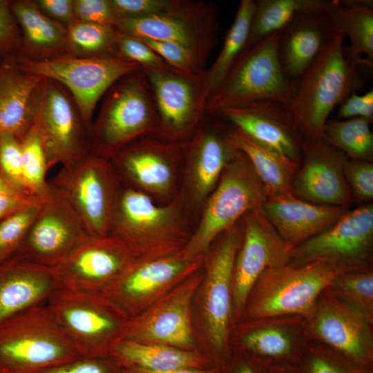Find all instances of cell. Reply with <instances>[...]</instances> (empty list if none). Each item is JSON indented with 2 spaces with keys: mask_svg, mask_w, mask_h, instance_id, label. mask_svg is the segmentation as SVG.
<instances>
[{
  "mask_svg": "<svg viewBox=\"0 0 373 373\" xmlns=\"http://www.w3.org/2000/svg\"><path fill=\"white\" fill-rule=\"evenodd\" d=\"M268 198L248 158L235 147L208 200L200 224L182 252L191 258L204 259L221 233L249 211L262 208Z\"/></svg>",
  "mask_w": 373,
  "mask_h": 373,
  "instance_id": "7",
  "label": "cell"
},
{
  "mask_svg": "<svg viewBox=\"0 0 373 373\" xmlns=\"http://www.w3.org/2000/svg\"><path fill=\"white\" fill-rule=\"evenodd\" d=\"M269 373H299L294 367H269Z\"/></svg>",
  "mask_w": 373,
  "mask_h": 373,
  "instance_id": "56",
  "label": "cell"
},
{
  "mask_svg": "<svg viewBox=\"0 0 373 373\" xmlns=\"http://www.w3.org/2000/svg\"><path fill=\"white\" fill-rule=\"evenodd\" d=\"M37 373H126L112 356L83 357L52 366Z\"/></svg>",
  "mask_w": 373,
  "mask_h": 373,
  "instance_id": "47",
  "label": "cell"
},
{
  "mask_svg": "<svg viewBox=\"0 0 373 373\" xmlns=\"http://www.w3.org/2000/svg\"><path fill=\"white\" fill-rule=\"evenodd\" d=\"M303 162L296 171L293 194L310 203L347 208L354 200L344 167L347 157L323 139L305 140Z\"/></svg>",
  "mask_w": 373,
  "mask_h": 373,
  "instance_id": "23",
  "label": "cell"
},
{
  "mask_svg": "<svg viewBox=\"0 0 373 373\" xmlns=\"http://www.w3.org/2000/svg\"><path fill=\"white\" fill-rule=\"evenodd\" d=\"M76 21L115 27L116 17L111 0H73Z\"/></svg>",
  "mask_w": 373,
  "mask_h": 373,
  "instance_id": "48",
  "label": "cell"
},
{
  "mask_svg": "<svg viewBox=\"0 0 373 373\" xmlns=\"http://www.w3.org/2000/svg\"><path fill=\"white\" fill-rule=\"evenodd\" d=\"M118 177L109 160L89 153L61 166L48 182L65 196L89 235L103 237L108 235Z\"/></svg>",
  "mask_w": 373,
  "mask_h": 373,
  "instance_id": "13",
  "label": "cell"
},
{
  "mask_svg": "<svg viewBox=\"0 0 373 373\" xmlns=\"http://www.w3.org/2000/svg\"><path fill=\"white\" fill-rule=\"evenodd\" d=\"M171 0H111L116 17L119 19H137L166 11Z\"/></svg>",
  "mask_w": 373,
  "mask_h": 373,
  "instance_id": "50",
  "label": "cell"
},
{
  "mask_svg": "<svg viewBox=\"0 0 373 373\" xmlns=\"http://www.w3.org/2000/svg\"><path fill=\"white\" fill-rule=\"evenodd\" d=\"M203 277L204 271L200 269L144 311L130 317L122 338L197 350L192 323V303Z\"/></svg>",
  "mask_w": 373,
  "mask_h": 373,
  "instance_id": "16",
  "label": "cell"
},
{
  "mask_svg": "<svg viewBox=\"0 0 373 373\" xmlns=\"http://www.w3.org/2000/svg\"><path fill=\"white\" fill-rule=\"evenodd\" d=\"M79 356L46 303L0 323V373H37Z\"/></svg>",
  "mask_w": 373,
  "mask_h": 373,
  "instance_id": "3",
  "label": "cell"
},
{
  "mask_svg": "<svg viewBox=\"0 0 373 373\" xmlns=\"http://www.w3.org/2000/svg\"><path fill=\"white\" fill-rule=\"evenodd\" d=\"M1 59H2V56L0 55V61H1Z\"/></svg>",
  "mask_w": 373,
  "mask_h": 373,
  "instance_id": "57",
  "label": "cell"
},
{
  "mask_svg": "<svg viewBox=\"0 0 373 373\" xmlns=\"http://www.w3.org/2000/svg\"><path fill=\"white\" fill-rule=\"evenodd\" d=\"M305 320L308 338L356 363L373 366V323L335 298L327 287Z\"/></svg>",
  "mask_w": 373,
  "mask_h": 373,
  "instance_id": "21",
  "label": "cell"
},
{
  "mask_svg": "<svg viewBox=\"0 0 373 373\" xmlns=\"http://www.w3.org/2000/svg\"><path fill=\"white\" fill-rule=\"evenodd\" d=\"M233 125L254 142L299 164L303 140L289 105L274 100L258 101L213 114Z\"/></svg>",
  "mask_w": 373,
  "mask_h": 373,
  "instance_id": "24",
  "label": "cell"
},
{
  "mask_svg": "<svg viewBox=\"0 0 373 373\" xmlns=\"http://www.w3.org/2000/svg\"><path fill=\"white\" fill-rule=\"evenodd\" d=\"M229 130L221 125L219 117L206 113L189 139L184 143L193 169V188L195 197L206 198L218 182L231 158L234 146Z\"/></svg>",
  "mask_w": 373,
  "mask_h": 373,
  "instance_id": "27",
  "label": "cell"
},
{
  "mask_svg": "<svg viewBox=\"0 0 373 373\" xmlns=\"http://www.w3.org/2000/svg\"><path fill=\"white\" fill-rule=\"evenodd\" d=\"M116 27L75 20L66 27L68 53L81 57L116 56Z\"/></svg>",
  "mask_w": 373,
  "mask_h": 373,
  "instance_id": "38",
  "label": "cell"
},
{
  "mask_svg": "<svg viewBox=\"0 0 373 373\" xmlns=\"http://www.w3.org/2000/svg\"><path fill=\"white\" fill-rule=\"evenodd\" d=\"M157 132L153 95L140 70L118 80L106 93L88 135L89 153L110 160L137 139Z\"/></svg>",
  "mask_w": 373,
  "mask_h": 373,
  "instance_id": "4",
  "label": "cell"
},
{
  "mask_svg": "<svg viewBox=\"0 0 373 373\" xmlns=\"http://www.w3.org/2000/svg\"><path fill=\"white\" fill-rule=\"evenodd\" d=\"M0 173L16 189L35 197L29 191L24 178L21 140L10 133L0 135Z\"/></svg>",
  "mask_w": 373,
  "mask_h": 373,
  "instance_id": "45",
  "label": "cell"
},
{
  "mask_svg": "<svg viewBox=\"0 0 373 373\" xmlns=\"http://www.w3.org/2000/svg\"><path fill=\"white\" fill-rule=\"evenodd\" d=\"M21 144L26 183L34 196L42 199L50 189L46 180L49 169L41 140L33 124Z\"/></svg>",
  "mask_w": 373,
  "mask_h": 373,
  "instance_id": "41",
  "label": "cell"
},
{
  "mask_svg": "<svg viewBox=\"0 0 373 373\" xmlns=\"http://www.w3.org/2000/svg\"><path fill=\"white\" fill-rule=\"evenodd\" d=\"M80 356H111L130 317L102 293L56 289L46 302Z\"/></svg>",
  "mask_w": 373,
  "mask_h": 373,
  "instance_id": "8",
  "label": "cell"
},
{
  "mask_svg": "<svg viewBox=\"0 0 373 373\" xmlns=\"http://www.w3.org/2000/svg\"><path fill=\"white\" fill-rule=\"evenodd\" d=\"M343 42V35H334L296 81L289 106L303 141L323 139V129L331 112L349 95L364 86L360 66H372L370 60H350L345 52Z\"/></svg>",
  "mask_w": 373,
  "mask_h": 373,
  "instance_id": "1",
  "label": "cell"
},
{
  "mask_svg": "<svg viewBox=\"0 0 373 373\" xmlns=\"http://www.w3.org/2000/svg\"><path fill=\"white\" fill-rule=\"evenodd\" d=\"M254 10L255 0L240 1L233 22L224 37L222 49L216 61L206 70L209 95L221 84L245 50Z\"/></svg>",
  "mask_w": 373,
  "mask_h": 373,
  "instance_id": "36",
  "label": "cell"
},
{
  "mask_svg": "<svg viewBox=\"0 0 373 373\" xmlns=\"http://www.w3.org/2000/svg\"><path fill=\"white\" fill-rule=\"evenodd\" d=\"M33 125L41 140L48 169L69 166L89 153L88 131L69 92L43 78L32 99Z\"/></svg>",
  "mask_w": 373,
  "mask_h": 373,
  "instance_id": "11",
  "label": "cell"
},
{
  "mask_svg": "<svg viewBox=\"0 0 373 373\" xmlns=\"http://www.w3.org/2000/svg\"><path fill=\"white\" fill-rule=\"evenodd\" d=\"M176 207H160L143 192L119 184L108 235L122 242L135 260L162 258L180 252L191 236Z\"/></svg>",
  "mask_w": 373,
  "mask_h": 373,
  "instance_id": "2",
  "label": "cell"
},
{
  "mask_svg": "<svg viewBox=\"0 0 373 373\" xmlns=\"http://www.w3.org/2000/svg\"><path fill=\"white\" fill-rule=\"evenodd\" d=\"M242 235V218L213 241L204 257V277L198 289L204 345L220 368L232 355V274Z\"/></svg>",
  "mask_w": 373,
  "mask_h": 373,
  "instance_id": "5",
  "label": "cell"
},
{
  "mask_svg": "<svg viewBox=\"0 0 373 373\" xmlns=\"http://www.w3.org/2000/svg\"><path fill=\"white\" fill-rule=\"evenodd\" d=\"M338 119L356 117L373 119V90L371 89L363 95L354 93L341 104L338 111Z\"/></svg>",
  "mask_w": 373,
  "mask_h": 373,
  "instance_id": "51",
  "label": "cell"
},
{
  "mask_svg": "<svg viewBox=\"0 0 373 373\" xmlns=\"http://www.w3.org/2000/svg\"><path fill=\"white\" fill-rule=\"evenodd\" d=\"M243 235L232 274L233 325L240 321L249 292L260 275L269 268L289 264L294 247L285 241L262 208L242 218Z\"/></svg>",
  "mask_w": 373,
  "mask_h": 373,
  "instance_id": "17",
  "label": "cell"
},
{
  "mask_svg": "<svg viewBox=\"0 0 373 373\" xmlns=\"http://www.w3.org/2000/svg\"><path fill=\"white\" fill-rule=\"evenodd\" d=\"M323 262L340 273L373 269V204L347 211L321 233L294 249L290 265Z\"/></svg>",
  "mask_w": 373,
  "mask_h": 373,
  "instance_id": "12",
  "label": "cell"
},
{
  "mask_svg": "<svg viewBox=\"0 0 373 373\" xmlns=\"http://www.w3.org/2000/svg\"><path fill=\"white\" fill-rule=\"evenodd\" d=\"M280 32L267 36L242 53L224 80L209 95L206 113L213 115L223 109L261 100L289 104L296 81L287 77L280 63Z\"/></svg>",
  "mask_w": 373,
  "mask_h": 373,
  "instance_id": "6",
  "label": "cell"
},
{
  "mask_svg": "<svg viewBox=\"0 0 373 373\" xmlns=\"http://www.w3.org/2000/svg\"><path fill=\"white\" fill-rule=\"evenodd\" d=\"M142 71L153 95L157 134L184 144L206 115L205 104L209 97L206 76L191 78L175 70Z\"/></svg>",
  "mask_w": 373,
  "mask_h": 373,
  "instance_id": "19",
  "label": "cell"
},
{
  "mask_svg": "<svg viewBox=\"0 0 373 373\" xmlns=\"http://www.w3.org/2000/svg\"><path fill=\"white\" fill-rule=\"evenodd\" d=\"M35 198L16 189L0 173V221Z\"/></svg>",
  "mask_w": 373,
  "mask_h": 373,
  "instance_id": "52",
  "label": "cell"
},
{
  "mask_svg": "<svg viewBox=\"0 0 373 373\" xmlns=\"http://www.w3.org/2000/svg\"><path fill=\"white\" fill-rule=\"evenodd\" d=\"M204 262L182 251L159 259H135L102 293L133 317L202 269Z\"/></svg>",
  "mask_w": 373,
  "mask_h": 373,
  "instance_id": "18",
  "label": "cell"
},
{
  "mask_svg": "<svg viewBox=\"0 0 373 373\" xmlns=\"http://www.w3.org/2000/svg\"><path fill=\"white\" fill-rule=\"evenodd\" d=\"M229 136L232 144L248 158L269 198L293 194L298 163L254 142L234 127L229 129Z\"/></svg>",
  "mask_w": 373,
  "mask_h": 373,
  "instance_id": "34",
  "label": "cell"
},
{
  "mask_svg": "<svg viewBox=\"0 0 373 373\" xmlns=\"http://www.w3.org/2000/svg\"><path fill=\"white\" fill-rule=\"evenodd\" d=\"M43 77L28 73L16 53L0 61V135L10 133L21 140L33 124L32 99Z\"/></svg>",
  "mask_w": 373,
  "mask_h": 373,
  "instance_id": "30",
  "label": "cell"
},
{
  "mask_svg": "<svg viewBox=\"0 0 373 373\" xmlns=\"http://www.w3.org/2000/svg\"><path fill=\"white\" fill-rule=\"evenodd\" d=\"M49 184V191L41 199L39 211L15 256L54 268L91 236L65 196Z\"/></svg>",
  "mask_w": 373,
  "mask_h": 373,
  "instance_id": "15",
  "label": "cell"
},
{
  "mask_svg": "<svg viewBox=\"0 0 373 373\" xmlns=\"http://www.w3.org/2000/svg\"><path fill=\"white\" fill-rule=\"evenodd\" d=\"M234 359L227 369V373H269V367L252 358L251 357L238 352Z\"/></svg>",
  "mask_w": 373,
  "mask_h": 373,
  "instance_id": "54",
  "label": "cell"
},
{
  "mask_svg": "<svg viewBox=\"0 0 373 373\" xmlns=\"http://www.w3.org/2000/svg\"><path fill=\"white\" fill-rule=\"evenodd\" d=\"M329 3V0L255 1V10L246 49L267 36L282 30L299 14L325 12Z\"/></svg>",
  "mask_w": 373,
  "mask_h": 373,
  "instance_id": "35",
  "label": "cell"
},
{
  "mask_svg": "<svg viewBox=\"0 0 373 373\" xmlns=\"http://www.w3.org/2000/svg\"><path fill=\"white\" fill-rule=\"evenodd\" d=\"M325 11L299 14L281 30L278 57L285 74L292 81L301 77L336 34Z\"/></svg>",
  "mask_w": 373,
  "mask_h": 373,
  "instance_id": "29",
  "label": "cell"
},
{
  "mask_svg": "<svg viewBox=\"0 0 373 373\" xmlns=\"http://www.w3.org/2000/svg\"><path fill=\"white\" fill-rule=\"evenodd\" d=\"M325 15L336 34L348 36L350 60L361 61L363 55L372 60V0H329Z\"/></svg>",
  "mask_w": 373,
  "mask_h": 373,
  "instance_id": "33",
  "label": "cell"
},
{
  "mask_svg": "<svg viewBox=\"0 0 373 373\" xmlns=\"http://www.w3.org/2000/svg\"><path fill=\"white\" fill-rule=\"evenodd\" d=\"M151 135L137 139L109 160L116 173L145 189L164 194L173 184L172 164L184 156V144Z\"/></svg>",
  "mask_w": 373,
  "mask_h": 373,
  "instance_id": "25",
  "label": "cell"
},
{
  "mask_svg": "<svg viewBox=\"0 0 373 373\" xmlns=\"http://www.w3.org/2000/svg\"><path fill=\"white\" fill-rule=\"evenodd\" d=\"M116 56L138 64L142 70H175L142 39L119 30Z\"/></svg>",
  "mask_w": 373,
  "mask_h": 373,
  "instance_id": "44",
  "label": "cell"
},
{
  "mask_svg": "<svg viewBox=\"0 0 373 373\" xmlns=\"http://www.w3.org/2000/svg\"><path fill=\"white\" fill-rule=\"evenodd\" d=\"M126 373H221L222 368L213 367L209 369L184 367L166 371L155 372L137 367H127L124 368Z\"/></svg>",
  "mask_w": 373,
  "mask_h": 373,
  "instance_id": "55",
  "label": "cell"
},
{
  "mask_svg": "<svg viewBox=\"0 0 373 373\" xmlns=\"http://www.w3.org/2000/svg\"><path fill=\"white\" fill-rule=\"evenodd\" d=\"M134 260L117 238L91 237L54 270L59 289L102 293Z\"/></svg>",
  "mask_w": 373,
  "mask_h": 373,
  "instance_id": "22",
  "label": "cell"
},
{
  "mask_svg": "<svg viewBox=\"0 0 373 373\" xmlns=\"http://www.w3.org/2000/svg\"><path fill=\"white\" fill-rule=\"evenodd\" d=\"M297 369L299 373H373V366L356 363L309 338Z\"/></svg>",
  "mask_w": 373,
  "mask_h": 373,
  "instance_id": "40",
  "label": "cell"
},
{
  "mask_svg": "<svg viewBox=\"0 0 373 373\" xmlns=\"http://www.w3.org/2000/svg\"><path fill=\"white\" fill-rule=\"evenodd\" d=\"M262 209L281 237L294 247L331 227L347 211L344 207L310 203L294 194L269 198Z\"/></svg>",
  "mask_w": 373,
  "mask_h": 373,
  "instance_id": "28",
  "label": "cell"
},
{
  "mask_svg": "<svg viewBox=\"0 0 373 373\" xmlns=\"http://www.w3.org/2000/svg\"><path fill=\"white\" fill-rule=\"evenodd\" d=\"M339 273L323 262L267 269L254 284L241 321L289 315L305 317L320 294Z\"/></svg>",
  "mask_w": 373,
  "mask_h": 373,
  "instance_id": "9",
  "label": "cell"
},
{
  "mask_svg": "<svg viewBox=\"0 0 373 373\" xmlns=\"http://www.w3.org/2000/svg\"><path fill=\"white\" fill-rule=\"evenodd\" d=\"M344 172L353 200L370 202L373 198L372 162L347 159Z\"/></svg>",
  "mask_w": 373,
  "mask_h": 373,
  "instance_id": "46",
  "label": "cell"
},
{
  "mask_svg": "<svg viewBox=\"0 0 373 373\" xmlns=\"http://www.w3.org/2000/svg\"><path fill=\"white\" fill-rule=\"evenodd\" d=\"M307 341L305 317L300 315L242 320L233 325L230 335L232 352L268 367H297Z\"/></svg>",
  "mask_w": 373,
  "mask_h": 373,
  "instance_id": "20",
  "label": "cell"
},
{
  "mask_svg": "<svg viewBox=\"0 0 373 373\" xmlns=\"http://www.w3.org/2000/svg\"><path fill=\"white\" fill-rule=\"evenodd\" d=\"M41 203V198H35L0 221V265L20 249Z\"/></svg>",
  "mask_w": 373,
  "mask_h": 373,
  "instance_id": "42",
  "label": "cell"
},
{
  "mask_svg": "<svg viewBox=\"0 0 373 373\" xmlns=\"http://www.w3.org/2000/svg\"><path fill=\"white\" fill-rule=\"evenodd\" d=\"M218 17V8L213 3L171 0L166 11L142 18L119 19L115 27L140 39L179 44L206 63L217 41Z\"/></svg>",
  "mask_w": 373,
  "mask_h": 373,
  "instance_id": "14",
  "label": "cell"
},
{
  "mask_svg": "<svg viewBox=\"0 0 373 373\" xmlns=\"http://www.w3.org/2000/svg\"><path fill=\"white\" fill-rule=\"evenodd\" d=\"M12 15L21 28L19 55L32 59H45L69 54L66 27L51 19L35 1H10Z\"/></svg>",
  "mask_w": 373,
  "mask_h": 373,
  "instance_id": "31",
  "label": "cell"
},
{
  "mask_svg": "<svg viewBox=\"0 0 373 373\" xmlns=\"http://www.w3.org/2000/svg\"><path fill=\"white\" fill-rule=\"evenodd\" d=\"M327 289L373 323V269L339 273Z\"/></svg>",
  "mask_w": 373,
  "mask_h": 373,
  "instance_id": "39",
  "label": "cell"
},
{
  "mask_svg": "<svg viewBox=\"0 0 373 373\" xmlns=\"http://www.w3.org/2000/svg\"><path fill=\"white\" fill-rule=\"evenodd\" d=\"M372 120L356 117L333 119L326 122L323 139L330 146L343 153L348 159L372 162L373 134Z\"/></svg>",
  "mask_w": 373,
  "mask_h": 373,
  "instance_id": "37",
  "label": "cell"
},
{
  "mask_svg": "<svg viewBox=\"0 0 373 373\" xmlns=\"http://www.w3.org/2000/svg\"><path fill=\"white\" fill-rule=\"evenodd\" d=\"M59 289L54 268L18 256L0 265V323L36 305L46 303Z\"/></svg>",
  "mask_w": 373,
  "mask_h": 373,
  "instance_id": "26",
  "label": "cell"
},
{
  "mask_svg": "<svg viewBox=\"0 0 373 373\" xmlns=\"http://www.w3.org/2000/svg\"><path fill=\"white\" fill-rule=\"evenodd\" d=\"M21 33L10 9V1L0 0V55L19 53Z\"/></svg>",
  "mask_w": 373,
  "mask_h": 373,
  "instance_id": "49",
  "label": "cell"
},
{
  "mask_svg": "<svg viewBox=\"0 0 373 373\" xmlns=\"http://www.w3.org/2000/svg\"><path fill=\"white\" fill-rule=\"evenodd\" d=\"M26 71L54 80L71 95L88 135L95 107L102 97L122 77L141 70L140 66L117 56L81 57L70 54L32 59L16 53Z\"/></svg>",
  "mask_w": 373,
  "mask_h": 373,
  "instance_id": "10",
  "label": "cell"
},
{
  "mask_svg": "<svg viewBox=\"0 0 373 373\" xmlns=\"http://www.w3.org/2000/svg\"><path fill=\"white\" fill-rule=\"evenodd\" d=\"M140 39V38H139ZM178 73L191 78L205 77V63L192 51L177 44L140 39Z\"/></svg>",
  "mask_w": 373,
  "mask_h": 373,
  "instance_id": "43",
  "label": "cell"
},
{
  "mask_svg": "<svg viewBox=\"0 0 373 373\" xmlns=\"http://www.w3.org/2000/svg\"><path fill=\"white\" fill-rule=\"evenodd\" d=\"M111 356L124 368L133 366L155 372L184 367L204 368L208 363V359L198 350L124 338L114 344Z\"/></svg>",
  "mask_w": 373,
  "mask_h": 373,
  "instance_id": "32",
  "label": "cell"
},
{
  "mask_svg": "<svg viewBox=\"0 0 373 373\" xmlns=\"http://www.w3.org/2000/svg\"><path fill=\"white\" fill-rule=\"evenodd\" d=\"M35 1L44 15L66 27L75 20L73 0H38Z\"/></svg>",
  "mask_w": 373,
  "mask_h": 373,
  "instance_id": "53",
  "label": "cell"
}]
</instances>
